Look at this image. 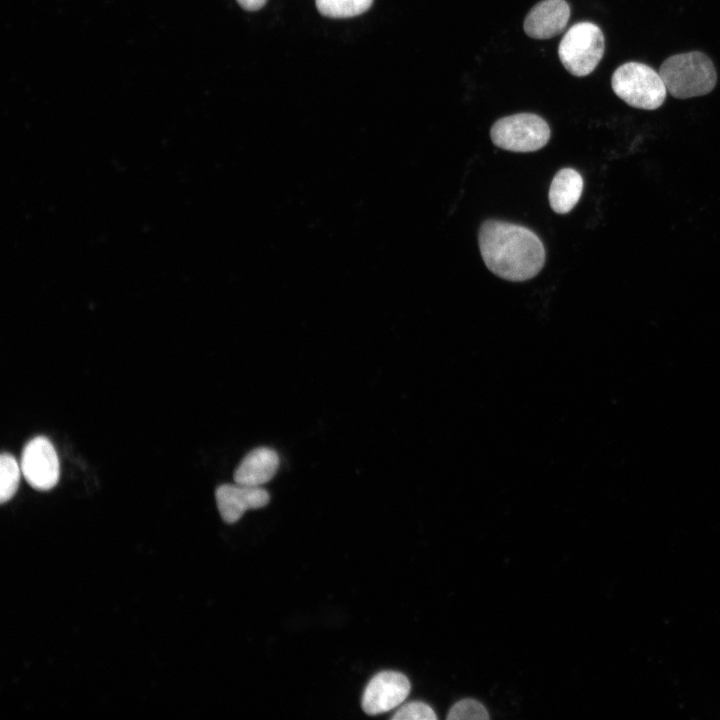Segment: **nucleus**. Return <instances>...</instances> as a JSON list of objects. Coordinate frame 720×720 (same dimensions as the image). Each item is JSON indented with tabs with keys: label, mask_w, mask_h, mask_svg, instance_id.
I'll return each mask as SVG.
<instances>
[{
	"label": "nucleus",
	"mask_w": 720,
	"mask_h": 720,
	"mask_svg": "<svg viewBox=\"0 0 720 720\" xmlns=\"http://www.w3.org/2000/svg\"><path fill=\"white\" fill-rule=\"evenodd\" d=\"M550 128L540 116L518 113L497 120L490 130L495 146L512 152H533L550 139Z\"/></svg>",
	"instance_id": "nucleus-5"
},
{
	"label": "nucleus",
	"mask_w": 720,
	"mask_h": 720,
	"mask_svg": "<svg viewBox=\"0 0 720 720\" xmlns=\"http://www.w3.org/2000/svg\"><path fill=\"white\" fill-rule=\"evenodd\" d=\"M22 474L20 463L10 453L0 456V501L2 504L13 498L17 492Z\"/></svg>",
	"instance_id": "nucleus-13"
},
{
	"label": "nucleus",
	"mask_w": 720,
	"mask_h": 720,
	"mask_svg": "<svg viewBox=\"0 0 720 720\" xmlns=\"http://www.w3.org/2000/svg\"><path fill=\"white\" fill-rule=\"evenodd\" d=\"M215 499L222 519L231 524L237 522L247 510L266 506L270 495L261 486H247L235 482L218 486Z\"/></svg>",
	"instance_id": "nucleus-8"
},
{
	"label": "nucleus",
	"mask_w": 720,
	"mask_h": 720,
	"mask_svg": "<svg viewBox=\"0 0 720 720\" xmlns=\"http://www.w3.org/2000/svg\"><path fill=\"white\" fill-rule=\"evenodd\" d=\"M408 678L396 671H382L371 678L362 696V708L368 715H378L400 705L410 692Z\"/></svg>",
	"instance_id": "nucleus-7"
},
{
	"label": "nucleus",
	"mask_w": 720,
	"mask_h": 720,
	"mask_svg": "<svg viewBox=\"0 0 720 720\" xmlns=\"http://www.w3.org/2000/svg\"><path fill=\"white\" fill-rule=\"evenodd\" d=\"M611 86L616 96L625 103L643 110L659 108L667 94L659 72L640 62L619 66L612 75Z\"/></svg>",
	"instance_id": "nucleus-3"
},
{
	"label": "nucleus",
	"mask_w": 720,
	"mask_h": 720,
	"mask_svg": "<svg viewBox=\"0 0 720 720\" xmlns=\"http://www.w3.org/2000/svg\"><path fill=\"white\" fill-rule=\"evenodd\" d=\"M393 720H436L434 710L421 701L409 702L401 706L391 717Z\"/></svg>",
	"instance_id": "nucleus-15"
},
{
	"label": "nucleus",
	"mask_w": 720,
	"mask_h": 720,
	"mask_svg": "<svg viewBox=\"0 0 720 720\" xmlns=\"http://www.w3.org/2000/svg\"><path fill=\"white\" fill-rule=\"evenodd\" d=\"M583 191V179L572 168L559 170L550 185L549 203L553 211L559 214L570 212L578 203Z\"/></svg>",
	"instance_id": "nucleus-11"
},
{
	"label": "nucleus",
	"mask_w": 720,
	"mask_h": 720,
	"mask_svg": "<svg viewBox=\"0 0 720 720\" xmlns=\"http://www.w3.org/2000/svg\"><path fill=\"white\" fill-rule=\"evenodd\" d=\"M279 467L277 452L269 447L251 450L234 472V481L247 486H262L275 475Z\"/></svg>",
	"instance_id": "nucleus-10"
},
{
	"label": "nucleus",
	"mask_w": 720,
	"mask_h": 720,
	"mask_svg": "<svg viewBox=\"0 0 720 720\" xmlns=\"http://www.w3.org/2000/svg\"><path fill=\"white\" fill-rule=\"evenodd\" d=\"M486 267L500 278L525 281L535 277L545 262V249L530 229L499 220H486L478 233Z\"/></svg>",
	"instance_id": "nucleus-1"
},
{
	"label": "nucleus",
	"mask_w": 720,
	"mask_h": 720,
	"mask_svg": "<svg viewBox=\"0 0 720 720\" xmlns=\"http://www.w3.org/2000/svg\"><path fill=\"white\" fill-rule=\"evenodd\" d=\"M446 718L449 720H485L489 719V714L482 703L475 699L465 698L451 707Z\"/></svg>",
	"instance_id": "nucleus-14"
},
{
	"label": "nucleus",
	"mask_w": 720,
	"mask_h": 720,
	"mask_svg": "<svg viewBox=\"0 0 720 720\" xmlns=\"http://www.w3.org/2000/svg\"><path fill=\"white\" fill-rule=\"evenodd\" d=\"M267 0H237L238 4L245 10L256 11L262 8Z\"/></svg>",
	"instance_id": "nucleus-16"
},
{
	"label": "nucleus",
	"mask_w": 720,
	"mask_h": 720,
	"mask_svg": "<svg viewBox=\"0 0 720 720\" xmlns=\"http://www.w3.org/2000/svg\"><path fill=\"white\" fill-rule=\"evenodd\" d=\"M658 72L667 91L677 99L706 95L717 82L713 62L700 51L672 55L661 64Z\"/></svg>",
	"instance_id": "nucleus-2"
},
{
	"label": "nucleus",
	"mask_w": 720,
	"mask_h": 720,
	"mask_svg": "<svg viewBox=\"0 0 720 720\" xmlns=\"http://www.w3.org/2000/svg\"><path fill=\"white\" fill-rule=\"evenodd\" d=\"M373 0H315L319 13L329 18H350L366 12Z\"/></svg>",
	"instance_id": "nucleus-12"
},
{
	"label": "nucleus",
	"mask_w": 720,
	"mask_h": 720,
	"mask_svg": "<svg viewBox=\"0 0 720 720\" xmlns=\"http://www.w3.org/2000/svg\"><path fill=\"white\" fill-rule=\"evenodd\" d=\"M569 17L570 7L565 0H543L527 14L524 31L534 39H549L565 29Z\"/></svg>",
	"instance_id": "nucleus-9"
},
{
	"label": "nucleus",
	"mask_w": 720,
	"mask_h": 720,
	"mask_svg": "<svg viewBox=\"0 0 720 720\" xmlns=\"http://www.w3.org/2000/svg\"><path fill=\"white\" fill-rule=\"evenodd\" d=\"M604 50L602 30L594 23L579 22L570 27L563 36L558 55L570 74L582 77L594 71Z\"/></svg>",
	"instance_id": "nucleus-4"
},
{
	"label": "nucleus",
	"mask_w": 720,
	"mask_h": 720,
	"mask_svg": "<svg viewBox=\"0 0 720 720\" xmlns=\"http://www.w3.org/2000/svg\"><path fill=\"white\" fill-rule=\"evenodd\" d=\"M20 466L27 483L39 491L54 488L60 477V463L52 442L36 436L23 448Z\"/></svg>",
	"instance_id": "nucleus-6"
}]
</instances>
